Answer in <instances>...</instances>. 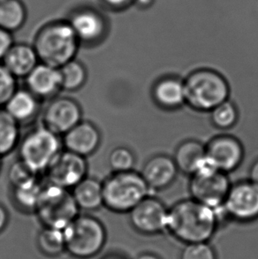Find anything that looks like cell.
Listing matches in <instances>:
<instances>
[{"instance_id": "6da1fadb", "label": "cell", "mask_w": 258, "mask_h": 259, "mask_svg": "<svg viewBox=\"0 0 258 259\" xmlns=\"http://www.w3.org/2000/svg\"><path fill=\"white\" fill-rule=\"evenodd\" d=\"M223 209H213L193 198L181 200L168 210L167 229L185 244L207 242L215 234Z\"/></svg>"}, {"instance_id": "7a4b0ae2", "label": "cell", "mask_w": 258, "mask_h": 259, "mask_svg": "<svg viewBox=\"0 0 258 259\" xmlns=\"http://www.w3.org/2000/svg\"><path fill=\"white\" fill-rule=\"evenodd\" d=\"M32 45L40 62L58 68L76 59L80 47L66 19L53 20L41 26L35 33Z\"/></svg>"}, {"instance_id": "3957f363", "label": "cell", "mask_w": 258, "mask_h": 259, "mask_svg": "<svg viewBox=\"0 0 258 259\" xmlns=\"http://www.w3.org/2000/svg\"><path fill=\"white\" fill-rule=\"evenodd\" d=\"M186 105L196 112H209L229 99L230 85L220 72L198 68L184 79Z\"/></svg>"}, {"instance_id": "277c9868", "label": "cell", "mask_w": 258, "mask_h": 259, "mask_svg": "<svg viewBox=\"0 0 258 259\" xmlns=\"http://www.w3.org/2000/svg\"><path fill=\"white\" fill-rule=\"evenodd\" d=\"M102 182L104 207L116 213H128L152 193L141 172L135 169L112 172Z\"/></svg>"}, {"instance_id": "5b68a950", "label": "cell", "mask_w": 258, "mask_h": 259, "mask_svg": "<svg viewBox=\"0 0 258 259\" xmlns=\"http://www.w3.org/2000/svg\"><path fill=\"white\" fill-rule=\"evenodd\" d=\"M17 149L18 158L37 175H45L57 155L63 150L62 137L41 124L21 137Z\"/></svg>"}, {"instance_id": "8992f818", "label": "cell", "mask_w": 258, "mask_h": 259, "mask_svg": "<svg viewBox=\"0 0 258 259\" xmlns=\"http://www.w3.org/2000/svg\"><path fill=\"white\" fill-rule=\"evenodd\" d=\"M66 250L79 259H87L100 252L106 242L105 226L97 218L79 214L65 229Z\"/></svg>"}, {"instance_id": "52a82bcc", "label": "cell", "mask_w": 258, "mask_h": 259, "mask_svg": "<svg viewBox=\"0 0 258 259\" xmlns=\"http://www.w3.org/2000/svg\"><path fill=\"white\" fill-rule=\"evenodd\" d=\"M35 213L45 227L65 229L80 214L70 189L45 182Z\"/></svg>"}, {"instance_id": "ba28073f", "label": "cell", "mask_w": 258, "mask_h": 259, "mask_svg": "<svg viewBox=\"0 0 258 259\" xmlns=\"http://www.w3.org/2000/svg\"><path fill=\"white\" fill-rule=\"evenodd\" d=\"M231 185L228 175L214 168L207 160L205 165L190 175L189 191L195 201L219 209L223 205Z\"/></svg>"}, {"instance_id": "9c48e42d", "label": "cell", "mask_w": 258, "mask_h": 259, "mask_svg": "<svg viewBox=\"0 0 258 259\" xmlns=\"http://www.w3.org/2000/svg\"><path fill=\"white\" fill-rule=\"evenodd\" d=\"M80 46L91 48L101 45L110 33V21L104 12L92 6L74 8L66 18Z\"/></svg>"}, {"instance_id": "30bf717a", "label": "cell", "mask_w": 258, "mask_h": 259, "mask_svg": "<svg viewBox=\"0 0 258 259\" xmlns=\"http://www.w3.org/2000/svg\"><path fill=\"white\" fill-rule=\"evenodd\" d=\"M224 212L239 222L258 220V186L250 180L232 183L224 201Z\"/></svg>"}, {"instance_id": "8fae6325", "label": "cell", "mask_w": 258, "mask_h": 259, "mask_svg": "<svg viewBox=\"0 0 258 259\" xmlns=\"http://www.w3.org/2000/svg\"><path fill=\"white\" fill-rule=\"evenodd\" d=\"M87 158L64 149L57 155L45 172L46 182L64 189H73L87 177Z\"/></svg>"}, {"instance_id": "7c38bea8", "label": "cell", "mask_w": 258, "mask_h": 259, "mask_svg": "<svg viewBox=\"0 0 258 259\" xmlns=\"http://www.w3.org/2000/svg\"><path fill=\"white\" fill-rule=\"evenodd\" d=\"M82 109L74 98L57 96L50 99L42 112V124L60 137L82 120Z\"/></svg>"}, {"instance_id": "4fadbf2b", "label": "cell", "mask_w": 258, "mask_h": 259, "mask_svg": "<svg viewBox=\"0 0 258 259\" xmlns=\"http://www.w3.org/2000/svg\"><path fill=\"white\" fill-rule=\"evenodd\" d=\"M205 151L209 164L227 175L235 171L244 159V147L241 141L227 134L213 137L205 144Z\"/></svg>"}, {"instance_id": "5bb4252c", "label": "cell", "mask_w": 258, "mask_h": 259, "mask_svg": "<svg viewBox=\"0 0 258 259\" xmlns=\"http://www.w3.org/2000/svg\"><path fill=\"white\" fill-rule=\"evenodd\" d=\"M168 210L161 200L150 195L129 211V221L141 234L157 235L167 229Z\"/></svg>"}, {"instance_id": "9a60e30c", "label": "cell", "mask_w": 258, "mask_h": 259, "mask_svg": "<svg viewBox=\"0 0 258 259\" xmlns=\"http://www.w3.org/2000/svg\"><path fill=\"white\" fill-rule=\"evenodd\" d=\"M102 135L97 125L90 120H80L62 136L63 148L88 158L94 154L101 145Z\"/></svg>"}, {"instance_id": "2e32d148", "label": "cell", "mask_w": 258, "mask_h": 259, "mask_svg": "<svg viewBox=\"0 0 258 259\" xmlns=\"http://www.w3.org/2000/svg\"><path fill=\"white\" fill-rule=\"evenodd\" d=\"M24 80L26 88L42 101H49L62 91L60 68L42 62H39Z\"/></svg>"}, {"instance_id": "e0dca14e", "label": "cell", "mask_w": 258, "mask_h": 259, "mask_svg": "<svg viewBox=\"0 0 258 259\" xmlns=\"http://www.w3.org/2000/svg\"><path fill=\"white\" fill-rule=\"evenodd\" d=\"M179 172L174 158L158 154L148 159L140 172L153 192L167 189L175 182Z\"/></svg>"}, {"instance_id": "ac0fdd59", "label": "cell", "mask_w": 258, "mask_h": 259, "mask_svg": "<svg viewBox=\"0 0 258 259\" xmlns=\"http://www.w3.org/2000/svg\"><path fill=\"white\" fill-rule=\"evenodd\" d=\"M151 95L160 108L167 111L180 109L186 105L184 79L174 75L160 78L154 83Z\"/></svg>"}, {"instance_id": "d6986e66", "label": "cell", "mask_w": 258, "mask_h": 259, "mask_svg": "<svg viewBox=\"0 0 258 259\" xmlns=\"http://www.w3.org/2000/svg\"><path fill=\"white\" fill-rule=\"evenodd\" d=\"M41 103L36 96L27 88H18L4 106L21 126L35 121L41 112Z\"/></svg>"}, {"instance_id": "ffe728a7", "label": "cell", "mask_w": 258, "mask_h": 259, "mask_svg": "<svg viewBox=\"0 0 258 259\" xmlns=\"http://www.w3.org/2000/svg\"><path fill=\"white\" fill-rule=\"evenodd\" d=\"M39 62L34 46L26 42H14L2 61L5 67L17 79H24Z\"/></svg>"}, {"instance_id": "44dd1931", "label": "cell", "mask_w": 258, "mask_h": 259, "mask_svg": "<svg viewBox=\"0 0 258 259\" xmlns=\"http://www.w3.org/2000/svg\"><path fill=\"white\" fill-rule=\"evenodd\" d=\"M173 158L179 171L190 176L207 162L205 144L194 139L184 141L176 148Z\"/></svg>"}, {"instance_id": "7402d4cb", "label": "cell", "mask_w": 258, "mask_h": 259, "mask_svg": "<svg viewBox=\"0 0 258 259\" xmlns=\"http://www.w3.org/2000/svg\"><path fill=\"white\" fill-rule=\"evenodd\" d=\"M77 206L85 211H95L104 206L103 182L88 175L71 189Z\"/></svg>"}, {"instance_id": "603a6c76", "label": "cell", "mask_w": 258, "mask_h": 259, "mask_svg": "<svg viewBox=\"0 0 258 259\" xmlns=\"http://www.w3.org/2000/svg\"><path fill=\"white\" fill-rule=\"evenodd\" d=\"M44 186L45 182L38 176L19 185L11 187V199L14 206L24 212L35 213Z\"/></svg>"}, {"instance_id": "cb8c5ba5", "label": "cell", "mask_w": 258, "mask_h": 259, "mask_svg": "<svg viewBox=\"0 0 258 259\" xmlns=\"http://www.w3.org/2000/svg\"><path fill=\"white\" fill-rule=\"evenodd\" d=\"M28 19V9L22 0L0 2V28L14 34L23 28Z\"/></svg>"}, {"instance_id": "d4e9b609", "label": "cell", "mask_w": 258, "mask_h": 259, "mask_svg": "<svg viewBox=\"0 0 258 259\" xmlns=\"http://www.w3.org/2000/svg\"><path fill=\"white\" fill-rule=\"evenodd\" d=\"M21 125L0 107V158H5L16 150L21 140Z\"/></svg>"}, {"instance_id": "484cf974", "label": "cell", "mask_w": 258, "mask_h": 259, "mask_svg": "<svg viewBox=\"0 0 258 259\" xmlns=\"http://www.w3.org/2000/svg\"><path fill=\"white\" fill-rule=\"evenodd\" d=\"M62 91L75 92L85 86L88 81V71L82 62L77 59L60 67Z\"/></svg>"}, {"instance_id": "4316f807", "label": "cell", "mask_w": 258, "mask_h": 259, "mask_svg": "<svg viewBox=\"0 0 258 259\" xmlns=\"http://www.w3.org/2000/svg\"><path fill=\"white\" fill-rule=\"evenodd\" d=\"M37 243L40 250L47 256L60 255L66 250L64 229L45 227L39 233Z\"/></svg>"}, {"instance_id": "83f0119b", "label": "cell", "mask_w": 258, "mask_h": 259, "mask_svg": "<svg viewBox=\"0 0 258 259\" xmlns=\"http://www.w3.org/2000/svg\"><path fill=\"white\" fill-rule=\"evenodd\" d=\"M209 113L210 122L219 130H230L236 125L239 119L237 106L229 99L217 105Z\"/></svg>"}, {"instance_id": "f1b7e54d", "label": "cell", "mask_w": 258, "mask_h": 259, "mask_svg": "<svg viewBox=\"0 0 258 259\" xmlns=\"http://www.w3.org/2000/svg\"><path fill=\"white\" fill-rule=\"evenodd\" d=\"M108 162L112 172H126L135 169L136 158L131 149L118 146L110 152Z\"/></svg>"}, {"instance_id": "f546056e", "label": "cell", "mask_w": 258, "mask_h": 259, "mask_svg": "<svg viewBox=\"0 0 258 259\" xmlns=\"http://www.w3.org/2000/svg\"><path fill=\"white\" fill-rule=\"evenodd\" d=\"M40 175L34 172L28 165H26L24 162L18 158L16 161H14L8 170L7 177L8 182L10 183L11 187L19 185L23 182H28L29 180L36 178Z\"/></svg>"}, {"instance_id": "4dcf8cb0", "label": "cell", "mask_w": 258, "mask_h": 259, "mask_svg": "<svg viewBox=\"0 0 258 259\" xmlns=\"http://www.w3.org/2000/svg\"><path fill=\"white\" fill-rule=\"evenodd\" d=\"M17 89V78L0 62V107L5 106Z\"/></svg>"}, {"instance_id": "1f68e13d", "label": "cell", "mask_w": 258, "mask_h": 259, "mask_svg": "<svg viewBox=\"0 0 258 259\" xmlns=\"http://www.w3.org/2000/svg\"><path fill=\"white\" fill-rule=\"evenodd\" d=\"M181 259H217L212 247L207 242L186 244L182 251Z\"/></svg>"}, {"instance_id": "d6a6232c", "label": "cell", "mask_w": 258, "mask_h": 259, "mask_svg": "<svg viewBox=\"0 0 258 259\" xmlns=\"http://www.w3.org/2000/svg\"><path fill=\"white\" fill-rule=\"evenodd\" d=\"M102 7L113 13H120L135 7L136 0H98Z\"/></svg>"}, {"instance_id": "836d02e7", "label": "cell", "mask_w": 258, "mask_h": 259, "mask_svg": "<svg viewBox=\"0 0 258 259\" xmlns=\"http://www.w3.org/2000/svg\"><path fill=\"white\" fill-rule=\"evenodd\" d=\"M14 44L13 33L0 28V62L3 61Z\"/></svg>"}, {"instance_id": "e575fe53", "label": "cell", "mask_w": 258, "mask_h": 259, "mask_svg": "<svg viewBox=\"0 0 258 259\" xmlns=\"http://www.w3.org/2000/svg\"><path fill=\"white\" fill-rule=\"evenodd\" d=\"M8 221H9V214L7 208L0 203V233L7 228Z\"/></svg>"}, {"instance_id": "d590c367", "label": "cell", "mask_w": 258, "mask_h": 259, "mask_svg": "<svg viewBox=\"0 0 258 259\" xmlns=\"http://www.w3.org/2000/svg\"><path fill=\"white\" fill-rule=\"evenodd\" d=\"M248 180H250L252 182H254L258 186V158L250 166L249 174H248Z\"/></svg>"}, {"instance_id": "8d00e7d4", "label": "cell", "mask_w": 258, "mask_h": 259, "mask_svg": "<svg viewBox=\"0 0 258 259\" xmlns=\"http://www.w3.org/2000/svg\"><path fill=\"white\" fill-rule=\"evenodd\" d=\"M155 0H136L135 7H139L140 9H147L153 4Z\"/></svg>"}, {"instance_id": "74e56055", "label": "cell", "mask_w": 258, "mask_h": 259, "mask_svg": "<svg viewBox=\"0 0 258 259\" xmlns=\"http://www.w3.org/2000/svg\"><path fill=\"white\" fill-rule=\"evenodd\" d=\"M136 259H161L159 256H156L154 254H150V253H145V254H142L140 255Z\"/></svg>"}, {"instance_id": "f35d334b", "label": "cell", "mask_w": 258, "mask_h": 259, "mask_svg": "<svg viewBox=\"0 0 258 259\" xmlns=\"http://www.w3.org/2000/svg\"><path fill=\"white\" fill-rule=\"evenodd\" d=\"M108 259H125L122 258V257H118V256H114V257H110V258Z\"/></svg>"}, {"instance_id": "ab89813d", "label": "cell", "mask_w": 258, "mask_h": 259, "mask_svg": "<svg viewBox=\"0 0 258 259\" xmlns=\"http://www.w3.org/2000/svg\"><path fill=\"white\" fill-rule=\"evenodd\" d=\"M0 169H1V158H0Z\"/></svg>"}, {"instance_id": "60d3db41", "label": "cell", "mask_w": 258, "mask_h": 259, "mask_svg": "<svg viewBox=\"0 0 258 259\" xmlns=\"http://www.w3.org/2000/svg\"><path fill=\"white\" fill-rule=\"evenodd\" d=\"M1 1H3V0H0V2H1Z\"/></svg>"}]
</instances>
